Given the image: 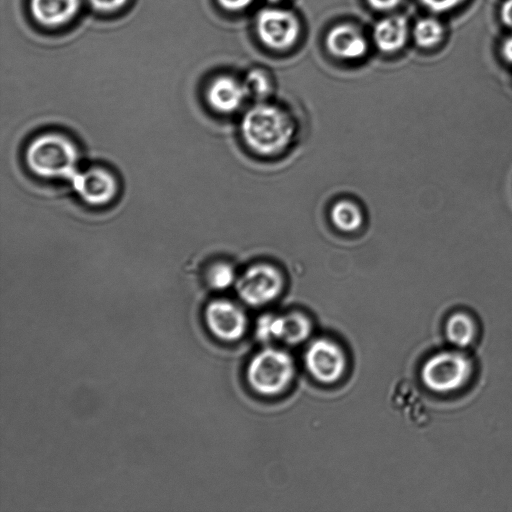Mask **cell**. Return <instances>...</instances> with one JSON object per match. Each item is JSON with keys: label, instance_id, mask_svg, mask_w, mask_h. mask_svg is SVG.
<instances>
[{"label": "cell", "instance_id": "obj_13", "mask_svg": "<svg viewBox=\"0 0 512 512\" xmlns=\"http://www.w3.org/2000/svg\"><path fill=\"white\" fill-rule=\"evenodd\" d=\"M408 36L407 21L402 16H389L380 20L374 28L373 38L377 47L386 53L403 47Z\"/></svg>", "mask_w": 512, "mask_h": 512}, {"label": "cell", "instance_id": "obj_12", "mask_svg": "<svg viewBox=\"0 0 512 512\" xmlns=\"http://www.w3.org/2000/svg\"><path fill=\"white\" fill-rule=\"evenodd\" d=\"M82 0H30L33 18L46 27H58L72 20Z\"/></svg>", "mask_w": 512, "mask_h": 512}, {"label": "cell", "instance_id": "obj_9", "mask_svg": "<svg viewBox=\"0 0 512 512\" xmlns=\"http://www.w3.org/2000/svg\"><path fill=\"white\" fill-rule=\"evenodd\" d=\"M79 197L92 206L110 203L118 193V183L114 175L101 167L80 171L71 183Z\"/></svg>", "mask_w": 512, "mask_h": 512}, {"label": "cell", "instance_id": "obj_23", "mask_svg": "<svg viewBox=\"0 0 512 512\" xmlns=\"http://www.w3.org/2000/svg\"><path fill=\"white\" fill-rule=\"evenodd\" d=\"M218 3L226 10L239 11L246 8L253 0H217Z\"/></svg>", "mask_w": 512, "mask_h": 512}, {"label": "cell", "instance_id": "obj_21", "mask_svg": "<svg viewBox=\"0 0 512 512\" xmlns=\"http://www.w3.org/2000/svg\"><path fill=\"white\" fill-rule=\"evenodd\" d=\"M432 12L442 13L452 10L464 0H420Z\"/></svg>", "mask_w": 512, "mask_h": 512}, {"label": "cell", "instance_id": "obj_6", "mask_svg": "<svg viewBox=\"0 0 512 512\" xmlns=\"http://www.w3.org/2000/svg\"><path fill=\"white\" fill-rule=\"evenodd\" d=\"M256 28L260 40L276 50L291 47L299 34L296 16L290 11L277 8L261 10L256 18Z\"/></svg>", "mask_w": 512, "mask_h": 512}, {"label": "cell", "instance_id": "obj_8", "mask_svg": "<svg viewBox=\"0 0 512 512\" xmlns=\"http://www.w3.org/2000/svg\"><path fill=\"white\" fill-rule=\"evenodd\" d=\"M209 331L224 341H235L242 337L247 327L244 311L227 299L211 301L204 312Z\"/></svg>", "mask_w": 512, "mask_h": 512}, {"label": "cell", "instance_id": "obj_4", "mask_svg": "<svg viewBox=\"0 0 512 512\" xmlns=\"http://www.w3.org/2000/svg\"><path fill=\"white\" fill-rule=\"evenodd\" d=\"M472 373L470 360L457 351H444L429 358L421 370L425 386L436 393H449L464 386Z\"/></svg>", "mask_w": 512, "mask_h": 512}, {"label": "cell", "instance_id": "obj_3", "mask_svg": "<svg viewBox=\"0 0 512 512\" xmlns=\"http://www.w3.org/2000/svg\"><path fill=\"white\" fill-rule=\"evenodd\" d=\"M294 373V362L287 352L266 348L251 359L247 368V380L254 391L271 396L285 390Z\"/></svg>", "mask_w": 512, "mask_h": 512}, {"label": "cell", "instance_id": "obj_15", "mask_svg": "<svg viewBox=\"0 0 512 512\" xmlns=\"http://www.w3.org/2000/svg\"><path fill=\"white\" fill-rule=\"evenodd\" d=\"M311 329V322L304 314L291 312L281 316L280 340L297 345L308 338Z\"/></svg>", "mask_w": 512, "mask_h": 512}, {"label": "cell", "instance_id": "obj_10", "mask_svg": "<svg viewBox=\"0 0 512 512\" xmlns=\"http://www.w3.org/2000/svg\"><path fill=\"white\" fill-rule=\"evenodd\" d=\"M248 97L243 83L229 76L214 79L206 92L209 106L221 114H232L239 110Z\"/></svg>", "mask_w": 512, "mask_h": 512}, {"label": "cell", "instance_id": "obj_25", "mask_svg": "<svg viewBox=\"0 0 512 512\" xmlns=\"http://www.w3.org/2000/svg\"><path fill=\"white\" fill-rule=\"evenodd\" d=\"M371 7L377 10H390L396 7L401 0H367Z\"/></svg>", "mask_w": 512, "mask_h": 512}, {"label": "cell", "instance_id": "obj_5", "mask_svg": "<svg viewBox=\"0 0 512 512\" xmlns=\"http://www.w3.org/2000/svg\"><path fill=\"white\" fill-rule=\"evenodd\" d=\"M284 277L275 265L258 262L238 275L235 283L239 298L249 306L259 307L275 300L282 292Z\"/></svg>", "mask_w": 512, "mask_h": 512}, {"label": "cell", "instance_id": "obj_7", "mask_svg": "<svg viewBox=\"0 0 512 512\" xmlns=\"http://www.w3.org/2000/svg\"><path fill=\"white\" fill-rule=\"evenodd\" d=\"M305 364L315 379L322 383H333L341 378L346 360L342 349L337 344L322 338L308 346Z\"/></svg>", "mask_w": 512, "mask_h": 512}, {"label": "cell", "instance_id": "obj_18", "mask_svg": "<svg viewBox=\"0 0 512 512\" xmlns=\"http://www.w3.org/2000/svg\"><path fill=\"white\" fill-rule=\"evenodd\" d=\"M206 278L211 288L225 290L235 285L238 275L231 263L221 261L209 268Z\"/></svg>", "mask_w": 512, "mask_h": 512}, {"label": "cell", "instance_id": "obj_17", "mask_svg": "<svg viewBox=\"0 0 512 512\" xmlns=\"http://www.w3.org/2000/svg\"><path fill=\"white\" fill-rule=\"evenodd\" d=\"M444 28L439 20L427 17L420 19L414 26L413 37L420 47L430 48L437 45L443 38Z\"/></svg>", "mask_w": 512, "mask_h": 512}, {"label": "cell", "instance_id": "obj_22", "mask_svg": "<svg viewBox=\"0 0 512 512\" xmlns=\"http://www.w3.org/2000/svg\"><path fill=\"white\" fill-rule=\"evenodd\" d=\"M128 0H89L92 8L98 12H114L123 7Z\"/></svg>", "mask_w": 512, "mask_h": 512}, {"label": "cell", "instance_id": "obj_16", "mask_svg": "<svg viewBox=\"0 0 512 512\" xmlns=\"http://www.w3.org/2000/svg\"><path fill=\"white\" fill-rule=\"evenodd\" d=\"M475 333V323L465 313L453 314L446 323L447 338L459 347L469 345L473 341Z\"/></svg>", "mask_w": 512, "mask_h": 512}, {"label": "cell", "instance_id": "obj_27", "mask_svg": "<svg viewBox=\"0 0 512 512\" xmlns=\"http://www.w3.org/2000/svg\"><path fill=\"white\" fill-rule=\"evenodd\" d=\"M270 2H278V1H281V0H269Z\"/></svg>", "mask_w": 512, "mask_h": 512}, {"label": "cell", "instance_id": "obj_14", "mask_svg": "<svg viewBox=\"0 0 512 512\" xmlns=\"http://www.w3.org/2000/svg\"><path fill=\"white\" fill-rule=\"evenodd\" d=\"M329 219L338 231L353 233L362 227L364 213L356 202L345 198L333 203L329 210Z\"/></svg>", "mask_w": 512, "mask_h": 512}, {"label": "cell", "instance_id": "obj_2", "mask_svg": "<svg viewBox=\"0 0 512 512\" xmlns=\"http://www.w3.org/2000/svg\"><path fill=\"white\" fill-rule=\"evenodd\" d=\"M25 162L42 178L73 182L79 171V151L63 134L49 132L35 137L27 146Z\"/></svg>", "mask_w": 512, "mask_h": 512}, {"label": "cell", "instance_id": "obj_26", "mask_svg": "<svg viewBox=\"0 0 512 512\" xmlns=\"http://www.w3.org/2000/svg\"><path fill=\"white\" fill-rule=\"evenodd\" d=\"M501 53L507 62L512 63V35L504 40Z\"/></svg>", "mask_w": 512, "mask_h": 512}, {"label": "cell", "instance_id": "obj_20", "mask_svg": "<svg viewBox=\"0 0 512 512\" xmlns=\"http://www.w3.org/2000/svg\"><path fill=\"white\" fill-rule=\"evenodd\" d=\"M281 316L265 314L256 324V337L262 342L280 340Z\"/></svg>", "mask_w": 512, "mask_h": 512}, {"label": "cell", "instance_id": "obj_19", "mask_svg": "<svg viewBox=\"0 0 512 512\" xmlns=\"http://www.w3.org/2000/svg\"><path fill=\"white\" fill-rule=\"evenodd\" d=\"M245 89L248 96L258 100H263L271 92V82L265 73L261 70H251L244 82Z\"/></svg>", "mask_w": 512, "mask_h": 512}, {"label": "cell", "instance_id": "obj_1", "mask_svg": "<svg viewBox=\"0 0 512 512\" xmlns=\"http://www.w3.org/2000/svg\"><path fill=\"white\" fill-rule=\"evenodd\" d=\"M296 124L284 109L258 102L242 116L240 133L246 146L263 157L279 155L293 142Z\"/></svg>", "mask_w": 512, "mask_h": 512}, {"label": "cell", "instance_id": "obj_11", "mask_svg": "<svg viewBox=\"0 0 512 512\" xmlns=\"http://www.w3.org/2000/svg\"><path fill=\"white\" fill-rule=\"evenodd\" d=\"M326 46L330 53L343 59L360 58L367 50L364 36L357 28L349 24L333 27L327 34Z\"/></svg>", "mask_w": 512, "mask_h": 512}, {"label": "cell", "instance_id": "obj_24", "mask_svg": "<svg viewBox=\"0 0 512 512\" xmlns=\"http://www.w3.org/2000/svg\"><path fill=\"white\" fill-rule=\"evenodd\" d=\"M500 17L502 22L512 28V0H506L501 6Z\"/></svg>", "mask_w": 512, "mask_h": 512}]
</instances>
